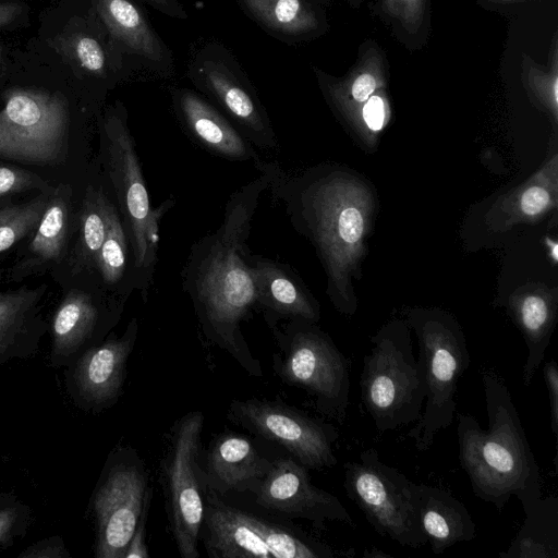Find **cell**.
Returning <instances> with one entry per match:
<instances>
[{
    "instance_id": "36",
    "label": "cell",
    "mask_w": 558,
    "mask_h": 558,
    "mask_svg": "<svg viewBox=\"0 0 558 558\" xmlns=\"http://www.w3.org/2000/svg\"><path fill=\"white\" fill-rule=\"evenodd\" d=\"M22 12V7L14 2L0 3V28L11 24Z\"/></svg>"
},
{
    "instance_id": "7",
    "label": "cell",
    "mask_w": 558,
    "mask_h": 558,
    "mask_svg": "<svg viewBox=\"0 0 558 558\" xmlns=\"http://www.w3.org/2000/svg\"><path fill=\"white\" fill-rule=\"evenodd\" d=\"M410 323L418 339L426 397L422 415L408 436L417 450L426 451L435 436L453 422L458 381L471 359L463 332L451 317L414 313Z\"/></svg>"
},
{
    "instance_id": "1",
    "label": "cell",
    "mask_w": 558,
    "mask_h": 558,
    "mask_svg": "<svg viewBox=\"0 0 558 558\" xmlns=\"http://www.w3.org/2000/svg\"><path fill=\"white\" fill-rule=\"evenodd\" d=\"M258 171V177L230 195L219 227L191 246L181 270L182 288L204 337L252 376H260L262 367L250 351L241 324L257 310L246 240L260 196L269 186L266 161Z\"/></svg>"
},
{
    "instance_id": "5",
    "label": "cell",
    "mask_w": 558,
    "mask_h": 558,
    "mask_svg": "<svg viewBox=\"0 0 558 558\" xmlns=\"http://www.w3.org/2000/svg\"><path fill=\"white\" fill-rule=\"evenodd\" d=\"M363 359L361 400L379 433L417 422L426 386L422 365L414 356L409 330L402 323L384 326Z\"/></svg>"
},
{
    "instance_id": "28",
    "label": "cell",
    "mask_w": 558,
    "mask_h": 558,
    "mask_svg": "<svg viewBox=\"0 0 558 558\" xmlns=\"http://www.w3.org/2000/svg\"><path fill=\"white\" fill-rule=\"evenodd\" d=\"M108 196L102 189L88 185L82 202L78 235L74 247V271L95 268L107 232Z\"/></svg>"
},
{
    "instance_id": "32",
    "label": "cell",
    "mask_w": 558,
    "mask_h": 558,
    "mask_svg": "<svg viewBox=\"0 0 558 558\" xmlns=\"http://www.w3.org/2000/svg\"><path fill=\"white\" fill-rule=\"evenodd\" d=\"M387 118V102L381 95L375 93L364 104L361 111L362 130L363 134H366V138L372 137V134L381 130Z\"/></svg>"
},
{
    "instance_id": "12",
    "label": "cell",
    "mask_w": 558,
    "mask_h": 558,
    "mask_svg": "<svg viewBox=\"0 0 558 558\" xmlns=\"http://www.w3.org/2000/svg\"><path fill=\"white\" fill-rule=\"evenodd\" d=\"M144 460L129 447L111 452L93 495L95 557L123 558L151 490Z\"/></svg>"
},
{
    "instance_id": "33",
    "label": "cell",
    "mask_w": 558,
    "mask_h": 558,
    "mask_svg": "<svg viewBox=\"0 0 558 558\" xmlns=\"http://www.w3.org/2000/svg\"><path fill=\"white\" fill-rule=\"evenodd\" d=\"M545 385L549 397L550 429L558 436V367L555 360L547 362L543 368Z\"/></svg>"
},
{
    "instance_id": "3",
    "label": "cell",
    "mask_w": 558,
    "mask_h": 558,
    "mask_svg": "<svg viewBox=\"0 0 558 558\" xmlns=\"http://www.w3.org/2000/svg\"><path fill=\"white\" fill-rule=\"evenodd\" d=\"M481 378L488 429L457 413L460 464L477 498L501 510L514 496L525 510L543 496L539 468L505 380L486 367Z\"/></svg>"
},
{
    "instance_id": "29",
    "label": "cell",
    "mask_w": 558,
    "mask_h": 558,
    "mask_svg": "<svg viewBox=\"0 0 558 558\" xmlns=\"http://www.w3.org/2000/svg\"><path fill=\"white\" fill-rule=\"evenodd\" d=\"M95 268L98 270L102 282L108 287L121 284L128 278L129 289L132 290L129 283L131 269L130 244L120 214L111 201H109L107 208V232Z\"/></svg>"
},
{
    "instance_id": "37",
    "label": "cell",
    "mask_w": 558,
    "mask_h": 558,
    "mask_svg": "<svg viewBox=\"0 0 558 558\" xmlns=\"http://www.w3.org/2000/svg\"><path fill=\"white\" fill-rule=\"evenodd\" d=\"M13 522V512L11 510H0V539L7 534Z\"/></svg>"
},
{
    "instance_id": "41",
    "label": "cell",
    "mask_w": 558,
    "mask_h": 558,
    "mask_svg": "<svg viewBox=\"0 0 558 558\" xmlns=\"http://www.w3.org/2000/svg\"><path fill=\"white\" fill-rule=\"evenodd\" d=\"M1 50H2V48H1V46H0V52H1Z\"/></svg>"
},
{
    "instance_id": "10",
    "label": "cell",
    "mask_w": 558,
    "mask_h": 558,
    "mask_svg": "<svg viewBox=\"0 0 558 558\" xmlns=\"http://www.w3.org/2000/svg\"><path fill=\"white\" fill-rule=\"evenodd\" d=\"M204 545L216 558H330L327 545L223 502L206 484Z\"/></svg>"
},
{
    "instance_id": "21",
    "label": "cell",
    "mask_w": 558,
    "mask_h": 558,
    "mask_svg": "<svg viewBox=\"0 0 558 558\" xmlns=\"http://www.w3.org/2000/svg\"><path fill=\"white\" fill-rule=\"evenodd\" d=\"M271 462L260 456L243 435L222 434L207 453L206 484L218 494L253 490L266 475Z\"/></svg>"
},
{
    "instance_id": "39",
    "label": "cell",
    "mask_w": 558,
    "mask_h": 558,
    "mask_svg": "<svg viewBox=\"0 0 558 558\" xmlns=\"http://www.w3.org/2000/svg\"><path fill=\"white\" fill-rule=\"evenodd\" d=\"M4 204H5V202H4V201H2V199L0 198V208H1Z\"/></svg>"
},
{
    "instance_id": "35",
    "label": "cell",
    "mask_w": 558,
    "mask_h": 558,
    "mask_svg": "<svg viewBox=\"0 0 558 558\" xmlns=\"http://www.w3.org/2000/svg\"><path fill=\"white\" fill-rule=\"evenodd\" d=\"M158 12L173 19L186 20L187 12L180 0H140Z\"/></svg>"
},
{
    "instance_id": "38",
    "label": "cell",
    "mask_w": 558,
    "mask_h": 558,
    "mask_svg": "<svg viewBox=\"0 0 558 558\" xmlns=\"http://www.w3.org/2000/svg\"><path fill=\"white\" fill-rule=\"evenodd\" d=\"M364 556H365V557H378V556H379V557H390L389 555H387V554H385V553H383V551L375 553V550H374V549H372V553H367V551H365V553H364Z\"/></svg>"
},
{
    "instance_id": "13",
    "label": "cell",
    "mask_w": 558,
    "mask_h": 558,
    "mask_svg": "<svg viewBox=\"0 0 558 558\" xmlns=\"http://www.w3.org/2000/svg\"><path fill=\"white\" fill-rule=\"evenodd\" d=\"M68 123L62 96L31 88L9 89L0 110V158L36 166L60 162Z\"/></svg>"
},
{
    "instance_id": "27",
    "label": "cell",
    "mask_w": 558,
    "mask_h": 558,
    "mask_svg": "<svg viewBox=\"0 0 558 558\" xmlns=\"http://www.w3.org/2000/svg\"><path fill=\"white\" fill-rule=\"evenodd\" d=\"M70 207L69 186L60 185L48 194L36 233L28 245L35 265L60 259L68 233Z\"/></svg>"
},
{
    "instance_id": "18",
    "label": "cell",
    "mask_w": 558,
    "mask_h": 558,
    "mask_svg": "<svg viewBox=\"0 0 558 558\" xmlns=\"http://www.w3.org/2000/svg\"><path fill=\"white\" fill-rule=\"evenodd\" d=\"M169 93L179 123L195 143L220 158L263 165L254 145L205 96L182 86H170Z\"/></svg>"
},
{
    "instance_id": "25",
    "label": "cell",
    "mask_w": 558,
    "mask_h": 558,
    "mask_svg": "<svg viewBox=\"0 0 558 558\" xmlns=\"http://www.w3.org/2000/svg\"><path fill=\"white\" fill-rule=\"evenodd\" d=\"M558 156L549 160L515 191L505 195L498 204L504 228L517 223H532L557 205Z\"/></svg>"
},
{
    "instance_id": "9",
    "label": "cell",
    "mask_w": 558,
    "mask_h": 558,
    "mask_svg": "<svg viewBox=\"0 0 558 558\" xmlns=\"http://www.w3.org/2000/svg\"><path fill=\"white\" fill-rule=\"evenodd\" d=\"M204 414L192 411L174 422L161 461L170 532L182 558H198L205 511V473L198 463Z\"/></svg>"
},
{
    "instance_id": "11",
    "label": "cell",
    "mask_w": 558,
    "mask_h": 558,
    "mask_svg": "<svg viewBox=\"0 0 558 558\" xmlns=\"http://www.w3.org/2000/svg\"><path fill=\"white\" fill-rule=\"evenodd\" d=\"M193 86L256 147L275 150L276 132L255 86L233 53L218 41L197 47L187 62Z\"/></svg>"
},
{
    "instance_id": "8",
    "label": "cell",
    "mask_w": 558,
    "mask_h": 558,
    "mask_svg": "<svg viewBox=\"0 0 558 558\" xmlns=\"http://www.w3.org/2000/svg\"><path fill=\"white\" fill-rule=\"evenodd\" d=\"M344 489L379 535L410 548L427 543L420 521L417 484L383 462L375 449L345 462Z\"/></svg>"
},
{
    "instance_id": "6",
    "label": "cell",
    "mask_w": 558,
    "mask_h": 558,
    "mask_svg": "<svg viewBox=\"0 0 558 558\" xmlns=\"http://www.w3.org/2000/svg\"><path fill=\"white\" fill-rule=\"evenodd\" d=\"M289 320L283 329L270 326L280 347L274 356L276 373L311 395L320 413L342 422L350 403V360L314 323Z\"/></svg>"
},
{
    "instance_id": "34",
    "label": "cell",
    "mask_w": 558,
    "mask_h": 558,
    "mask_svg": "<svg viewBox=\"0 0 558 558\" xmlns=\"http://www.w3.org/2000/svg\"><path fill=\"white\" fill-rule=\"evenodd\" d=\"M148 509L149 508L143 512L136 529L126 546L123 558H149L148 549L145 543Z\"/></svg>"
},
{
    "instance_id": "24",
    "label": "cell",
    "mask_w": 558,
    "mask_h": 558,
    "mask_svg": "<svg viewBox=\"0 0 558 558\" xmlns=\"http://www.w3.org/2000/svg\"><path fill=\"white\" fill-rule=\"evenodd\" d=\"M43 293V288L0 292V365L37 351L43 333L37 304Z\"/></svg>"
},
{
    "instance_id": "22",
    "label": "cell",
    "mask_w": 558,
    "mask_h": 558,
    "mask_svg": "<svg viewBox=\"0 0 558 558\" xmlns=\"http://www.w3.org/2000/svg\"><path fill=\"white\" fill-rule=\"evenodd\" d=\"M417 498L420 521L434 554H442L449 547L475 537L472 515L448 490L420 484Z\"/></svg>"
},
{
    "instance_id": "16",
    "label": "cell",
    "mask_w": 558,
    "mask_h": 558,
    "mask_svg": "<svg viewBox=\"0 0 558 558\" xmlns=\"http://www.w3.org/2000/svg\"><path fill=\"white\" fill-rule=\"evenodd\" d=\"M252 492L257 505L280 515L306 519L320 529L326 521L356 526L341 501L312 484L308 469L291 458L272 461Z\"/></svg>"
},
{
    "instance_id": "23",
    "label": "cell",
    "mask_w": 558,
    "mask_h": 558,
    "mask_svg": "<svg viewBox=\"0 0 558 558\" xmlns=\"http://www.w3.org/2000/svg\"><path fill=\"white\" fill-rule=\"evenodd\" d=\"M241 10L270 36L296 44L320 36L326 29L322 12L308 0H236Z\"/></svg>"
},
{
    "instance_id": "14",
    "label": "cell",
    "mask_w": 558,
    "mask_h": 558,
    "mask_svg": "<svg viewBox=\"0 0 558 558\" xmlns=\"http://www.w3.org/2000/svg\"><path fill=\"white\" fill-rule=\"evenodd\" d=\"M228 418L277 442L307 469L323 470L337 464L333 444L339 437L338 430L293 407L265 399L233 400L228 408Z\"/></svg>"
},
{
    "instance_id": "30",
    "label": "cell",
    "mask_w": 558,
    "mask_h": 558,
    "mask_svg": "<svg viewBox=\"0 0 558 558\" xmlns=\"http://www.w3.org/2000/svg\"><path fill=\"white\" fill-rule=\"evenodd\" d=\"M48 194L16 205L0 208V254L8 251L31 233L38 225Z\"/></svg>"
},
{
    "instance_id": "31",
    "label": "cell",
    "mask_w": 558,
    "mask_h": 558,
    "mask_svg": "<svg viewBox=\"0 0 558 558\" xmlns=\"http://www.w3.org/2000/svg\"><path fill=\"white\" fill-rule=\"evenodd\" d=\"M46 187V182L39 175L22 168L0 163V198Z\"/></svg>"
},
{
    "instance_id": "20",
    "label": "cell",
    "mask_w": 558,
    "mask_h": 558,
    "mask_svg": "<svg viewBox=\"0 0 558 558\" xmlns=\"http://www.w3.org/2000/svg\"><path fill=\"white\" fill-rule=\"evenodd\" d=\"M250 265L257 289V310L264 313L268 326L280 319H303L316 323L319 308L298 274L288 264L253 255Z\"/></svg>"
},
{
    "instance_id": "4",
    "label": "cell",
    "mask_w": 558,
    "mask_h": 558,
    "mask_svg": "<svg viewBox=\"0 0 558 558\" xmlns=\"http://www.w3.org/2000/svg\"><path fill=\"white\" fill-rule=\"evenodd\" d=\"M100 143L104 165L112 184L120 217L128 235L131 252L129 283L147 299L154 271L147 257L149 230L161 222L174 205L172 197L151 207L145 178L128 124L125 107L117 101L108 109L100 123Z\"/></svg>"
},
{
    "instance_id": "2",
    "label": "cell",
    "mask_w": 558,
    "mask_h": 558,
    "mask_svg": "<svg viewBox=\"0 0 558 558\" xmlns=\"http://www.w3.org/2000/svg\"><path fill=\"white\" fill-rule=\"evenodd\" d=\"M268 190L284 208L292 226L317 248L328 277L327 292L338 311L351 315L355 300L351 276L365 253L364 240L373 197L357 180L339 172L291 174L267 162Z\"/></svg>"
},
{
    "instance_id": "17",
    "label": "cell",
    "mask_w": 558,
    "mask_h": 558,
    "mask_svg": "<svg viewBox=\"0 0 558 558\" xmlns=\"http://www.w3.org/2000/svg\"><path fill=\"white\" fill-rule=\"evenodd\" d=\"M93 8L121 56L133 58L153 75L173 73L171 50L153 27L146 11L133 0H92Z\"/></svg>"
},
{
    "instance_id": "40",
    "label": "cell",
    "mask_w": 558,
    "mask_h": 558,
    "mask_svg": "<svg viewBox=\"0 0 558 558\" xmlns=\"http://www.w3.org/2000/svg\"><path fill=\"white\" fill-rule=\"evenodd\" d=\"M404 1H407V2H411V1H414V0H404Z\"/></svg>"
},
{
    "instance_id": "26",
    "label": "cell",
    "mask_w": 558,
    "mask_h": 558,
    "mask_svg": "<svg viewBox=\"0 0 558 558\" xmlns=\"http://www.w3.org/2000/svg\"><path fill=\"white\" fill-rule=\"evenodd\" d=\"M525 519L501 558H558V498L541 497L523 510Z\"/></svg>"
},
{
    "instance_id": "15",
    "label": "cell",
    "mask_w": 558,
    "mask_h": 558,
    "mask_svg": "<svg viewBox=\"0 0 558 558\" xmlns=\"http://www.w3.org/2000/svg\"><path fill=\"white\" fill-rule=\"evenodd\" d=\"M137 333V318L133 317L121 336L110 333L65 367V387L77 407L99 412L117 402Z\"/></svg>"
},
{
    "instance_id": "19",
    "label": "cell",
    "mask_w": 558,
    "mask_h": 558,
    "mask_svg": "<svg viewBox=\"0 0 558 558\" xmlns=\"http://www.w3.org/2000/svg\"><path fill=\"white\" fill-rule=\"evenodd\" d=\"M113 322L104 317L89 293L77 289L69 291L51 319L50 365L66 367L84 351L104 341Z\"/></svg>"
}]
</instances>
